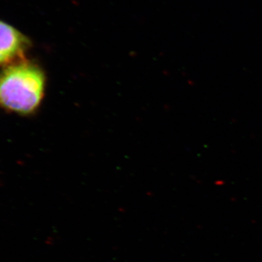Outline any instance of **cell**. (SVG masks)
<instances>
[{"instance_id":"cell-2","label":"cell","mask_w":262,"mask_h":262,"mask_svg":"<svg viewBox=\"0 0 262 262\" xmlns=\"http://www.w3.org/2000/svg\"><path fill=\"white\" fill-rule=\"evenodd\" d=\"M27 46L28 41L23 34L0 21V66L9 64L21 58Z\"/></svg>"},{"instance_id":"cell-1","label":"cell","mask_w":262,"mask_h":262,"mask_svg":"<svg viewBox=\"0 0 262 262\" xmlns=\"http://www.w3.org/2000/svg\"><path fill=\"white\" fill-rule=\"evenodd\" d=\"M45 84L44 74L35 66H11L0 76V104L17 113H31L42 101Z\"/></svg>"}]
</instances>
